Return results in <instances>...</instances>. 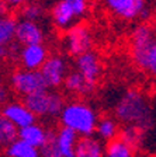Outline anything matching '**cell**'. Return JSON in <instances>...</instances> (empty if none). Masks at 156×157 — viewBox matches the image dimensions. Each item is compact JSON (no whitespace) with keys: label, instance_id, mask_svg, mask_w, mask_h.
I'll use <instances>...</instances> for the list:
<instances>
[{"label":"cell","instance_id":"1","mask_svg":"<svg viewBox=\"0 0 156 157\" xmlns=\"http://www.w3.org/2000/svg\"><path fill=\"white\" fill-rule=\"evenodd\" d=\"M131 53L132 60L142 72L155 75L156 73V38L155 29L150 24L141 23L132 31L131 38Z\"/></svg>","mask_w":156,"mask_h":157},{"label":"cell","instance_id":"2","mask_svg":"<svg viewBox=\"0 0 156 157\" xmlns=\"http://www.w3.org/2000/svg\"><path fill=\"white\" fill-rule=\"evenodd\" d=\"M115 115L120 121L139 129L152 125V109L148 98L137 90H128L115 105Z\"/></svg>","mask_w":156,"mask_h":157},{"label":"cell","instance_id":"3","mask_svg":"<svg viewBox=\"0 0 156 157\" xmlns=\"http://www.w3.org/2000/svg\"><path fill=\"white\" fill-rule=\"evenodd\" d=\"M62 126L73 131L78 136H93L97 125V114L90 105L80 101H73L65 104L59 114Z\"/></svg>","mask_w":156,"mask_h":157},{"label":"cell","instance_id":"4","mask_svg":"<svg viewBox=\"0 0 156 157\" xmlns=\"http://www.w3.org/2000/svg\"><path fill=\"white\" fill-rule=\"evenodd\" d=\"M24 105L37 117H59L65 107V100L62 94L54 90H42L24 97Z\"/></svg>","mask_w":156,"mask_h":157},{"label":"cell","instance_id":"5","mask_svg":"<svg viewBox=\"0 0 156 157\" xmlns=\"http://www.w3.org/2000/svg\"><path fill=\"white\" fill-rule=\"evenodd\" d=\"M10 84L14 88V91L23 97L42 90H49L39 70H16L10 77Z\"/></svg>","mask_w":156,"mask_h":157},{"label":"cell","instance_id":"6","mask_svg":"<svg viewBox=\"0 0 156 157\" xmlns=\"http://www.w3.org/2000/svg\"><path fill=\"white\" fill-rule=\"evenodd\" d=\"M39 72L48 88H56L63 83L68 75V65L62 56H48L44 65L41 66Z\"/></svg>","mask_w":156,"mask_h":157},{"label":"cell","instance_id":"7","mask_svg":"<svg viewBox=\"0 0 156 157\" xmlns=\"http://www.w3.org/2000/svg\"><path fill=\"white\" fill-rule=\"evenodd\" d=\"M91 35L85 24H75L66 33V49L72 56H79L90 51Z\"/></svg>","mask_w":156,"mask_h":157},{"label":"cell","instance_id":"8","mask_svg":"<svg viewBox=\"0 0 156 157\" xmlns=\"http://www.w3.org/2000/svg\"><path fill=\"white\" fill-rule=\"evenodd\" d=\"M76 72L89 84L96 86L101 75V63L98 60V56L93 51H87L76 56Z\"/></svg>","mask_w":156,"mask_h":157},{"label":"cell","instance_id":"9","mask_svg":"<svg viewBox=\"0 0 156 157\" xmlns=\"http://www.w3.org/2000/svg\"><path fill=\"white\" fill-rule=\"evenodd\" d=\"M113 14L124 20L139 18L143 10H146V0H104Z\"/></svg>","mask_w":156,"mask_h":157},{"label":"cell","instance_id":"10","mask_svg":"<svg viewBox=\"0 0 156 157\" xmlns=\"http://www.w3.org/2000/svg\"><path fill=\"white\" fill-rule=\"evenodd\" d=\"M44 38H45L44 31L38 23L28 21V20H20V21H17L14 39L21 46L42 44Z\"/></svg>","mask_w":156,"mask_h":157},{"label":"cell","instance_id":"11","mask_svg":"<svg viewBox=\"0 0 156 157\" xmlns=\"http://www.w3.org/2000/svg\"><path fill=\"white\" fill-rule=\"evenodd\" d=\"M18 59L24 70H39L48 59V49L44 44L21 46Z\"/></svg>","mask_w":156,"mask_h":157},{"label":"cell","instance_id":"12","mask_svg":"<svg viewBox=\"0 0 156 157\" xmlns=\"http://www.w3.org/2000/svg\"><path fill=\"white\" fill-rule=\"evenodd\" d=\"M2 117L14 125L17 129L26 128L31 124H35V115L30 111L23 102H9L2 109Z\"/></svg>","mask_w":156,"mask_h":157},{"label":"cell","instance_id":"13","mask_svg":"<svg viewBox=\"0 0 156 157\" xmlns=\"http://www.w3.org/2000/svg\"><path fill=\"white\" fill-rule=\"evenodd\" d=\"M51 14L54 24L59 29H69L72 25H75L76 16L65 0H58L52 7Z\"/></svg>","mask_w":156,"mask_h":157},{"label":"cell","instance_id":"14","mask_svg":"<svg viewBox=\"0 0 156 157\" xmlns=\"http://www.w3.org/2000/svg\"><path fill=\"white\" fill-rule=\"evenodd\" d=\"M75 157H104V146L94 136L79 137L75 147Z\"/></svg>","mask_w":156,"mask_h":157},{"label":"cell","instance_id":"15","mask_svg":"<svg viewBox=\"0 0 156 157\" xmlns=\"http://www.w3.org/2000/svg\"><path fill=\"white\" fill-rule=\"evenodd\" d=\"M56 133V146L62 157H75V147L78 143L79 136L73 131L62 126L55 131Z\"/></svg>","mask_w":156,"mask_h":157},{"label":"cell","instance_id":"16","mask_svg":"<svg viewBox=\"0 0 156 157\" xmlns=\"http://www.w3.org/2000/svg\"><path fill=\"white\" fill-rule=\"evenodd\" d=\"M17 139L26 142L35 149H39L46 139V129L38 124H31L26 128L18 129Z\"/></svg>","mask_w":156,"mask_h":157},{"label":"cell","instance_id":"17","mask_svg":"<svg viewBox=\"0 0 156 157\" xmlns=\"http://www.w3.org/2000/svg\"><path fill=\"white\" fill-rule=\"evenodd\" d=\"M62 84H63L66 91L73 93V94H79V95L91 94V93L94 91V87H96V86H93V84H89L76 70L68 73Z\"/></svg>","mask_w":156,"mask_h":157},{"label":"cell","instance_id":"18","mask_svg":"<svg viewBox=\"0 0 156 157\" xmlns=\"http://www.w3.org/2000/svg\"><path fill=\"white\" fill-rule=\"evenodd\" d=\"M118 122L110 117H103L97 119V125H96L94 133H97L98 140H113L115 137H118Z\"/></svg>","mask_w":156,"mask_h":157},{"label":"cell","instance_id":"19","mask_svg":"<svg viewBox=\"0 0 156 157\" xmlns=\"http://www.w3.org/2000/svg\"><path fill=\"white\" fill-rule=\"evenodd\" d=\"M6 154L9 157H39L38 149L30 146L28 143L20 139H16L7 146Z\"/></svg>","mask_w":156,"mask_h":157},{"label":"cell","instance_id":"20","mask_svg":"<svg viewBox=\"0 0 156 157\" xmlns=\"http://www.w3.org/2000/svg\"><path fill=\"white\" fill-rule=\"evenodd\" d=\"M17 20L14 17H0V45L9 46L14 41Z\"/></svg>","mask_w":156,"mask_h":157},{"label":"cell","instance_id":"21","mask_svg":"<svg viewBox=\"0 0 156 157\" xmlns=\"http://www.w3.org/2000/svg\"><path fill=\"white\" fill-rule=\"evenodd\" d=\"M104 154L106 157H132L134 149L121 139L115 137L108 142L107 146L104 147Z\"/></svg>","mask_w":156,"mask_h":157},{"label":"cell","instance_id":"22","mask_svg":"<svg viewBox=\"0 0 156 157\" xmlns=\"http://www.w3.org/2000/svg\"><path fill=\"white\" fill-rule=\"evenodd\" d=\"M17 135H18V129L0 115V144L9 146L11 142L17 139Z\"/></svg>","mask_w":156,"mask_h":157},{"label":"cell","instance_id":"23","mask_svg":"<svg viewBox=\"0 0 156 157\" xmlns=\"http://www.w3.org/2000/svg\"><path fill=\"white\" fill-rule=\"evenodd\" d=\"M39 157H62L56 146V133L55 131H46V139L44 144L38 149Z\"/></svg>","mask_w":156,"mask_h":157},{"label":"cell","instance_id":"24","mask_svg":"<svg viewBox=\"0 0 156 157\" xmlns=\"http://www.w3.org/2000/svg\"><path fill=\"white\" fill-rule=\"evenodd\" d=\"M141 136H142V129H139L137 126H132V125H127V126L122 128L118 132V139L125 142L131 147H134L135 144L139 143Z\"/></svg>","mask_w":156,"mask_h":157},{"label":"cell","instance_id":"25","mask_svg":"<svg viewBox=\"0 0 156 157\" xmlns=\"http://www.w3.org/2000/svg\"><path fill=\"white\" fill-rule=\"evenodd\" d=\"M21 16L23 20H28V21H38L44 17V9L42 6H39L38 3H28L23 6L21 9Z\"/></svg>","mask_w":156,"mask_h":157},{"label":"cell","instance_id":"26","mask_svg":"<svg viewBox=\"0 0 156 157\" xmlns=\"http://www.w3.org/2000/svg\"><path fill=\"white\" fill-rule=\"evenodd\" d=\"M66 3L70 6V9L73 10L76 18L79 17H83L89 10V3L87 0H65Z\"/></svg>","mask_w":156,"mask_h":157},{"label":"cell","instance_id":"27","mask_svg":"<svg viewBox=\"0 0 156 157\" xmlns=\"http://www.w3.org/2000/svg\"><path fill=\"white\" fill-rule=\"evenodd\" d=\"M9 11H10V6L7 3H4L3 0H0V17L9 16Z\"/></svg>","mask_w":156,"mask_h":157},{"label":"cell","instance_id":"28","mask_svg":"<svg viewBox=\"0 0 156 157\" xmlns=\"http://www.w3.org/2000/svg\"><path fill=\"white\" fill-rule=\"evenodd\" d=\"M7 98H9V90L3 84H0V102L7 101Z\"/></svg>","mask_w":156,"mask_h":157},{"label":"cell","instance_id":"29","mask_svg":"<svg viewBox=\"0 0 156 157\" xmlns=\"http://www.w3.org/2000/svg\"><path fill=\"white\" fill-rule=\"evenodd\" d=\"M3 2L9 6H21V4L27 3V0H3Z\"/></svg>","mask_w":156,"mask_h":157},{"label":"cell","instance_id":"30","mask_svg":"<svg viewBox=\"0 0 156 157\" xmlns=\"http://www.w3.org/2000/svg\"><path fill=\"white\" fill-rule=\"evenodd\" d=\"M7 56V46L0 45V59H3Z\"/></svg>","mask_w":156,"mask_h":157}]
</instances>
